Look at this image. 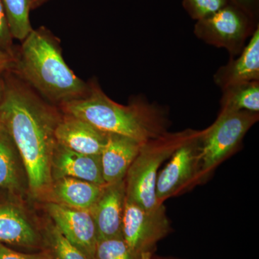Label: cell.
Returning <instances> with one entry per match:
<instances>
[{
	"label": "cell",
	"instance_id": "1",
	"mask_svg": "<svg viewBox=\"0 0 259 259\" xmlns=\"http://www.w3.org/2000/svg\"><path fill=\"white\" fill-rule=\"evenodd\" d=\"M2 77L0 123L14 142L26 170L29 199L40 204L52 183L51 161L62 112L11 69Z\"/></svg>",
	"mask_w": 259,
	"mask_h": 259
},
{
	"label": "cell",
	"instance_id": "2",
	"mask_svg": "<svg viewBox=\"0 0 259 259\" xmlns=\"http://www.w3.org/2000/svg\"><path fill=\"white\" fill-rule=\"evenodd\" d=\"M90 86L86 96L59 107L61 112L86 121L105 134L120 135L141 144L169 132L168 112L161 105L141 96L121 105L107 96L97 81H90Z\"/></svg>",
	"mask_w": 259,
	"mask_h": 259
},
{
	"label": "cell",
	"instance_id": "3",
	"mask_svg": "<svg viewBox=\"0 0 259 259\" xmlns=\"http://www.w3.org/2000/svg\"><path fill=\"white\" fill-rule=\"evenodd\" d=\"M21 42L11 70L44 100L59 107L88 95L90 83L66 64L60 42L50 30L32 29Z\"/></svg>",
	"mask_w": 259,
	"mask_h": 259
},
{
	"label": "cell",
	"instance_id": "4",
	"mask_svg": "<svg viewBox=\"0 0 259 259\" xmlns=\"http://www.w3.org/2000/svg\"><path fill=\"white\" fill-rule=\"evenodd\" d=\"M197 131L186 129L180 132H168L141 145L139 154L125 176L126 199L144 209H152L158 205L156 197L158 169Z\"/></svg>",
	"mask_w": 259,
	"mask_h": 259
},
{
	"label": "cell",
	"instance_id": "5",
	"mask_svg": "<svg viewBox=\"0 0 259 259\" xmlns=\"http://www.w3.org/2000/svg\"><path fill=\"white\" fill-rule=\"evenodd\" d=\"M0 243L25 252L46 250L40 209L27 197L0 189Z\"/></svg>",
	"mask_w": 259,
	"mask_h": 259
},
{
	"label": "cell",
	"instance_id": "6",
	"mask_svg": "<svg viewBox=\"0 0 259 259\" xmlns=\"http://www.w3.org/2000/svg\"><path fill=\"white\" fill-rule=\"evenodd\" d=\"M258 119V112L221 110L212 125L201 131L202 180L239 146Z\"/></svg>",
	"mask_w": 259,
	"mask_h": 259
},
{
	"label": "cell",
	"instance_id": "7",
	"mask_svg": "<svg viewBox=\"0 0 259 259\" xmlns=\"http://www.w3.org/2000/svg\"><path fill=\"white\" fill-rule=\"evenodd\" d=\"M259 24L243 10L228 3L194 25L196 37L208 45L226 49L231 58L241 54Z\"/></svg>",
	"mask_w": 259,
	"mask_h": 259
},
{
	"label": "cell",
	"instance_id": "8",
	"mask_svg": "<svg viewBox=\"0 0 259 259\" xmlns=\"http://www.w3.org/2000/svg\"><path fill=\"white\" fill-rule=\"evenodd\" d=\"M171 231L164 204L152 209H144L125 199L122 223V236L131 249L141 255L153 251L156 243Z\"/></svg>",
	"mask_w": 259,
	"mask_h": 259
},
{
	"label": "cell",
	"instance_id": "9",
	"mask_svg": "<svg viewBox=\"0 0 259 259\" xmlns=\"http://www.w3.org/2000/svg\"><path fill=\"white\" fill-rule=\"evenodd\" d=\"M201 131L182 145L159 171L156 184L158 203L182 193L202 180L201 177Z\"/></svg>",
	"mask_w": 259,
	"mask_h": 259
},
{
	"label": "cell",
	"instance_id": "10",
	"mask_svg": "<svg viewBox=\"0 0 259 259\" xmlns=\"http://www.w3.org/2000/svg\"><path fill=\"white\" fill-rule=\"evenodd\" d=\"M36 206L50 218L68 241L93 259L98 237L91 212L51 202L36 204Z\"/></svg>",
	"mask_w": 259,
	"mask_h": 259
},
{
	"label": "cell",
	"instance_id": "11",
	"mask_svg": "<svg viewBox=\"0 0 259 259\" xmlns=\"http://www.w3.org/2000/svg\"><path fill=\"white\" fill-rule=\"evenodd\" d=\"M126 199L125 180L106 184L91 213L99 240L122 238V223Z\"/></svg>",
	"mask_w": 259,
	"mask_h": 259
},
{
	"label": "cell",
	"instance_id": "12",
	"mask_svg": "<svg viewBox=\"0 0 259 259\" xmlns=\"http://www.w3.org/2000/svg\"><path fill=\"white\" fill-rule=\"evenodd\" d=\"M108 134L86 121L62 112L56 127V143L82 154L101 155Z\"/></svg>",
	"mask_w": 259,
	"mask_h": 259
},
{
	"label": "cell",
	"instance_id": "13",
	"mask_svg": "<svg viewBox=\"0 0 259 259\" xmlns=\"http://www.w3.org/2000/svg\"><path fill=\"white\" fill-rule=\"evenodd\" d=\"M51 175L52 181L70 177L106 185L102 175L100 155L82 154L58 144L51 158Z\"/></svg>",
	"mask_w": 259,
	"mask_h": 259
},
{
	"label": "cell",
	"instance_id": "14",
	"mask_svg": "<svg viewBox=\"0 0 259 259\" xmlns=\"http://www.w3.org/2000/svg\"><path fill=\"white\" fill-rule=\"evenodd\" d=\"M105 185L63 177L52 181L50 189L41 203L51 202L70 208L91 212Z\"/></svg>",
	"mask_w": 259,
	"mask_h": 259
},
{
	"label": "cell",
	"instance_id": "15",
	"mask_svg": "<svg viewBox=\"0 0 259 259\" xmlns=\"http://www.w3.org/2000/svg\"><path fill=\"white\" fill-rule=\"evenodd\" d=\"M213 81L221 90L237 83L259 81V26L241 54L218 69Z\"/></svg>",
	"mask_w": 259,
	"mask_h": 259
},
{
	"label": "cell",
	"instance_id": "16",
	"mask_svg": "<svg viewBox=\"0 0 259 259\" xmlns=\"http://www.w3.org/2000/svg\"><path fill=\"white\" fill-rule=\"evenodd\" d=\"M141 145L125 136L108 134L106 144L100 155L105 184L125 180L130 167L139 154Z\"/></svg>",
	"mask_w": 259,
	"mask_h": 259
},
{
	"label": "cell",
	"instance_id": "17",
	"mask_svg": "<svg viewBox=\"0 0 259 259\" xmlns=\"http://www.w3.org/2000/svg\"><path fill=\"white\" fill-rule=\"evenodd\" d=\"M0 189L29 199L26 170L16 146L0 123Z\"/></svg>",
	"mask_w": 259,
	"mask_h": 259
},
{
	"label": "cell",
	"instance_id": "18",
	"mask_svg": "<svg viewBox=\"0 0 259 259\" xmlns=\"http://www.w3.org/2000/svg\"><path fill=\"white\" fill-rule=\"evenodd\" d=\"M221 91V110L259 112V81L231 85Z\"/></svg>",
	"mask_w": 259,
	"mask_h": 259
},
{
	"label": "cell",
	"instance_id": "19",
	"mask_svg": "<svg viewBox=\"0 0 259 259\" xmlns=\"http://www.w3.org/2000/svg\"><path fill=\"white\" fill-rule=\"evenodd\" d=\"M38 208V207H37ZM42 233L46 249L52 259H92L65 238L54 223L41 210Z\"/></svg>",
	"mask_w": 259,
	"mask_h": 259
},
{
	"label": "cell",
	"instance_id": "20",
	"mask_svg": "<svg viewBox=\"0 0 259 259\" xmlns=\"http://www.w3.org/2000/svg\"><path fill=\"white\" fill-rule=\"evenodd\" d=\"M13 39L23 41L31 32L32 0H1Z\"/></svg>",
	"mask_w": 259,
	"mask_h": 259
},
{
	"label": "cell",
	"instance_id": "21",
	"mask_svg": "<svg viewBox=\"0 0 259 259\" xmlns=\"http://www.w3.org/2000/svg\"><path fill=\"white\" fill-rule=\"evenodd\" d=\"M122 238H109L97 241L93 259H139Z\"/></svg>",
	"mask_w": 259,
	"mask_h": 259
},
{
	"label": "cell",
	"instance_id": "22",
	"mask_svg": "<svg viewBox=\"0 0 259 259\" xmlns=\"http://www.w3.org/2000/svg\"><path fill=\"white\" fill-rule=\"evenodd\" d=\"M228 0H183L182 5L189 15L197 20L207 18L228 4Z\"/></svg>",
	"mask_w": 259,
	"mask_h": 259
},
{
	"label": "cell",
	"instance_id": "23",
	"mask_svg": "<svg viewBox=\"0 0 259 259\" xmlns=\"http://www.w3.org/2000/svg\"><path fill=\"white\" fill-rule=\"evenodd\" d=\"M0 259H52L47 249L37 252H25L13 249L0 243Z\"/></svg>",
	"mask_w": 259,
	"mask_h": 259
},
{
	"label": "cell",
	"instance_id": "24",
	"mask_svg": "<svg viewBox=\"0 0 259 259\" xmlns=\"http://www.w3.org/2000/svg\"><path fill=\"white\" fill-rule=\"evenodd\" d=\"M13 36L10 32L4 8L0 0V50L15 56L16 48L14 47Z\"/></svg>",
	"mask_w": 259,
	"mask_h": 259
},
{
	"label": "cell",
	"instance_id": "25",
	"mask_svg": "<svg viewBox=\"0 0 259 259\" xmlns=\"http://www.w3.org/2000/svg\"><path fill=\"white\" fill-rule=\"evenodd\" d=\"M230 3L243 10L255 22L259 19V0H228Z\"/></svg>",
	"mask_w": 259,
	"mask_h": 259
},
{
	"label": "cell",
	"instance_id": "26",
	"mask_svg": "<svg viewBox=\"0 0 259 259\" xmlns=\"http://www.w3.org/2000/svg\"><path fill=\"white\" fill-rule=\"evenodd\" d=\"M15 63V56L0 50V76L6 71L13 69Z\"/></svg>",
	"mask_w": 259,
	"mask_h": 259
},
{
	"label": "cell",
	"instance_id": "27",
	"mask_svg": "<svg viewBox=\"0 0 259 259\" xmlns=\"http://www.w3.org/2000/svg\"><path fill=\"white\" fill-rule=\"evenodd\" d=\"M49 1L50 0H32V10L37 9Z\"/></svg>",
	"mask_w": 259,
	"mask_h": 259
},
{
	"label": "cell",
	"instance_id": "28",
	"mask_svg": "<svg viewBox=\"0 0 259 259\" xmlns=\"http://www.w3.org/2000/svg\"><path fill=\"white\" fill-rule=\"evenodd\" d=\"M153 251H146L141 253L139 259H152Z\"/></svg>",
	"mask_w": 259,
	"mask_h": 259
},
{
	"label": "cell",
	"instance_id": "29",
	"mask_svg": "<svg viewBox=\"0 0 259 259\" xmlns=\"http://www.w3.org/2000/svg\"><path fill=\"white\" fill-rule=\"evenodd\" d=\"M3 75L0 76V98H1L2 95V90H3V77H2Z\"/></svg>",
	"mask_w": 259,
	"mask_h": 259
},
{
	"label": "cell",
	"instance_id": "30",
	"mask_svg": "<svg viewBox=\"0 0 259 259\" xmlns=\"http://www.w3.org/2000/svg\"><path fill=\"white\" fill-rule=\"evenodd\" d=\"M152 259H178L173 258H162V257H152Z\"/></svg>",
	"mask_w": 259,
	"mask_h": 259
}]
</instances>
